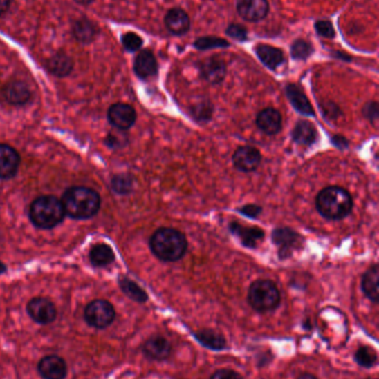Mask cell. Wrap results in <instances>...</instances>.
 Returning <instances> with one entry per match:
<instances>
[{
    "label": "cell",
    "mask_w": 379,
    "mask_h": 379,
    "mask_svg": "<svg viewBox=\"0 0 379 379\" xmlns=\"http://www.w3.org/2000/svg\"><path fill=\"white\" fill-rule=\"evenodd\" d=\"M353 197L345 188L329 186L324 188L316 197V208L320 215L326 219L342 220L353 210Z\"/></svg>",
    "instance_id": "cell-3"
},
{
    "label": "cell",
    "mask_w": 379,
    "mask_h": 379,
    "mask_svg": "<svg viewBox=\"0 0 379 379\" xmlns=\"http://www.w3.org/2000/svg\"><path fill=\"white\" fill-rule=\"evenodd\" d=\"M46 67L48 69L49 72L53 73L54 76L67 77L69 73L74 69V62L71 60V57L65 52H57L54 56L49 58L48 61L46 64Z\"/></svg>",
    "instance_id": "cell-25"
},
{
    "label": "cell",
    "mask_w": 379,
    "mask_h": 379,
    "mask_svg": "<svg viewBox=\"0 0 379 379\" xmlns=\"http://www.w3.org/2000/svg\"><path fill=\"white\" fill-rule=\"evenodd\" d=\"M315 29H316L320 36L329 38V39L334 38L335 35H336L333 23L329 20H320V21L315 23Z\"/></svg>",
    "instance_id": "cell-36"
},
{
    "label": "cell",
    "mask_w": 379,
    "mask_h": 379,
    "mask_svg": "<svg viewBox=\"0 0 379 379\" xmlns=\"http://www.w3.org/2000/svg\"><path fill=\"white\" fill-rule=\"evenodd\" d=\"M280 296L277 285L270 280H257L250 285L247 301L258 313L272 312L279 307Z\"/></svg>",
    "instance_id": "cell-5"
},
{
    "label": "cell",
    "mask_w": 379,
    "mask_h": 379,
    "mask_svg": "<svg viewBox=\"0 0 379 379\" xmlns=\"http://www.w3.org/2000/svg\"><path fill=\"white\" fill-rule=\"evenodd\" d=\"M65 210L62 200L54 195L37 197L31 203L29 217L35 226L44 230L55 228L65 217Z\"/></svg>",
    "instance_id": "cell-4"
},
{
    "label": "cell",
    "mask_w": 379,
    "mask_h": 379,
    "mask_svg": "<svg viewBox=\"0 0 379 379\" xmlns=\"http://www.w3.org/2000/svg\"><path fill=\"white\" fill-rule=\"evenodd\" d=\"M210 379H243L241 373L232 369H227V368H221L218 369L215 373H212Z\"/></svg>",
    "instance_id": "cell-38"
},
{
    "label": "cell",
    "mask_w": 379,
    "mask_h": 379,
    "mask_svg": "<svg viewBox=\"0 0 379 379\" xmlns=\"http://www.w3.org/2000/svg\"><path fill=\"white\" fill-rule=\"evenodd\" d=\"M3 96L9 104L20 106L29 101L31 93L25 82L16 80V81L9 82L6 84V87L3 88Z\"/></svg>",
    "instance_id": "cell-21"
},
{
    "label": "cell",
    "mask_w": 379,
    "mask_h": 379,
    "mask_svg": "<svg viewBox=\"0 0 379 379\" xmlns=\"http://www.w3.org/2000/svg\"><path fill=\"white\" fill-rule=\"evenodd\" d=\"M256 54L264 65L272 70H276L285 61L283 51L272 46L258 45L256 47Z\"/></svg>",
    "instance_id": "cell-24"
},
{
    "label": "cell",
    "mask_w": 379,
    "mask_h": 379,
    "mask_svg": "<svg viewBox=\"0 0 379 379\" xmlns=\"http://www.w3.org/2000/svg\"><path fill=\"white\" fill-rule=\"evenodd\" d=\"M194 337L201 345L212 351H219L227 349V340L224 335L212 329L194 331Z\"/></svg>",
    "instance_id": "cell-20"
},
{
    "label": "cell",
    "mask_w": 379,
    "mask_h": 379,
    "mask_svg": "<svg viewBox=\"0 0 379 379\" xmlns=\"http://www.w3.org/2000/svg\"><path fill=\"white\" fill-rule=\"evenodd\" d=\"M133 70L140 79H148L155 76L158 70V65L153 52L148 49L140 51L135 58Z\"/></svg>",
    "instance_id": "cell-18"
},
{
    "label": "cell",
    "mask_w": 379,
    "mask_h": 379,
    "mask_svg": "<svg viewBox=\"0 0 379 379\" xmlns=\"http://www.w3.org/2000/svg\"><path fill=\"white\" fill-rule=\"evenodd\" d=\"M122 46L129 52H136L142 47V38L136 32H126L122 37Z\"/></svg>",
    "instance_id": "cell-34"
},
{
    "label": "cell",
    "mask_w": 379,
    "mask_h": 379,
    "mask_svg": "<svg viewBox=\"0 0 379 379\" xmlns=\"http://www.w3.org/2000/svg\"><path fill=\"white\" fill-rule=\"evenodd\" d=\"M272 242L278 246L279 259L285 260L299 247L300 235L292 229L279 228L272 232Z\"/></svg>",
    "instance_id": "cell-9"
},
{
    "label": "cell",
    "mask_w": 379,
    "mask_h": 379,
    "mask_svg": "<svg viewBox=\"0 0 379 379\" xmlns=\"http://www.w3.org/2000/svg\"><path fill=\"white\" fill-rule=\"evenodd\" d=\"M369 379H377V378H369Z\"/></svg>",
    "instance_id": "cell-46"
},
{
    "label": "cell",
    "mask_w": 379,
    "mask_h": 379,
    "mask_svg": "<svg viewBox=\"0 0 379 379\" xmlns=\"http://www.w3.org/2000/svg\"><path fill=\"white\" fill-rule=\"evenodd\" d=\"M355 362L364 368H371L376 365L378 356L375 349L369 346H360L354 355Z\"/></svg>",
    "instance_id": "cell-30"
},
{
    "label": "cell",
    "mask_w": 379,
    "mask_h": 379,
    "mask_svg": "<svg viewBox=\"0 0 379 379\" xmlns=\"http://www.w3.org/2000/svg\"><path fill=\"white\" fill-rule=\"evenodd\" d=\"M297 379H320L317 376H315V375H313V373H302L299 377H298Z\"/></svg>",
    "instance_id": "cell-43"
},
{
    "label": "cell",
    "mask_w": 379,
    "mask_h": 379,
    "mask_svg": "<svg viewBox=\"0 0 379 379\" xmlns=\"http://www.w3.org/2000/svg\"><path fill=\"white\" fill-rule=\"evenodd\" d=\"M37 371L43 379H66L68 373V366L62 357L48 355L39 360Z\"/></svg>",
    "instance_id": "cell-10"
},
{
    "label": "cell",
    "mask_w": 379,
    "mask_h": 379,
    "mask_svg": "<svg viewBox=\"0 0 379 379\" xmlns=\"http://www.w3.org/2000/svg\"><path fill=\"white\" fill-rule=\"evenodd\" d=\"M12 0H0V17L8 12Z\"/></svg>",
    "instance_id": "cell-42"
},
{
    "label": "cell",
    "mask_w": 379,
    "mask_h": 379,
    "mask_svg": "<svg viewBox=\"0 0 379 379\" xmlns=\"http://www.w3.org/2000/svg\"><path fill=\"white\" fill-rule=\"evenodd\" d=\"M29 318L39 325H49L54 323L57 318V309L55 304L46 298H34L26 307Z\"/></svg>",
    "instance_id": "cell-7"
},
{
    "label": "cell",
    "mask_w": 379,
    "mask_h": 379,
    "mask_svg": "<svg viewBox=\"0 0 379 379\" xmlns=\"http://www.w3.org/2000/svg\"><path fill=\"white\" fill-rule=\"evenodd\" d=\"M232 162L239 171L246 173L255 171L261 162V152L254 146H239L232 155Z\"/></svg>",
    "instance_id": "cell-13"
},
{
    "label": "cell",
    "mask_w": 379,
    "mask_h": 379,
    "mask_svg": "<svg viewBox=\"0 0 379 379\" xmlns=\"http://www.w3.org/2000/svg\"><path fill=\"white\" fill-rule=\"evenodd\" d=\"M142 349L148 360L154 362H165L172 355L173 346L166 337L162 335H153L145 342Z\"/></svg>",
    "instance_id": "cell-8"
},
{
    "label": "cell",
    "mask_w": 379,
    "mask_h": 379,
    "mask_svg": "<svg viewBox=\"0 0 379 379\" xmlns=\"http://www.w3.org/2000/svg\"><path fill=\"white\" fill-rule=\"evenodd\" d=\"M256 124H257L258 129L265 135H275L281 130L283 119H281V115L278 110L274 109V108H266L258 113Z\"/></svg>",
    "instance_id": "cell-16"
},
{
    "label": "cell",
    "mask_w": 379,
    "mask_h": 379,
    "mask_svg": "<svg viewBox=\"0 0 379 379\" xmlns=\"http://www.w3.org/2000/svg\"><path fill=\"white\" fill-rule=\"evenodd\" d=\"M111 186L116 193L122 194V195L131 193L133 186V177L128 175H116L111 181Z\"/></svg>",
    "instance_id": "cell-32"
},
{
    "label": "cell",
    "mask_w": 379,
    "mask_h": 379,
    "mask_svg": "<svg viewBox=\"0 0 379 379\" xmlns=\"http://www.w3.org/2000/svg\"><path fill=\"white\" fill-rule=\"evenodd\" d=\"M313 51H314L313 46L306 40H296L292 46V56L296 60L307 59L308 57L311 56Z\"/></svg>",
    "instance_id": "cell-33"
},
{
    "label": "cell",
    "mask_w": 379,
    "mask_h": 379,
    "mask_svg": "<svg viewBox=\"0 0 379 379\" xmlns=\"http://www.w3.org/2000/svg\"><path fill=\"white\" fill-rule=\"evenodd\" d=\"M19 164L18 152L8 144H0V180H8L17 175Z\"/></svg>",
    "instance_id": "cell-15"
},
{
    "label": "cell",
    "mask_w": 379,
    "mask_h": 379,
    "mask_svg": "<svg viewBox=\"0 0 379 379\" xmlns=\"http://www.w3.org/2000/svg\"><path fill=\"white\" fill-rule=\"evenodd\" d=\"M261 211L263 210H261V206L255 204L245 205L243 208H239V212H241V214L247 215V217H252V219L257 217L258 215L261 213Z\"/></svg>",
    "instance_id": "cell-40"
},
{
    "label": "cell",
    "mask_w": 379,
    "mask_h": 379,
    "mask_svg": "<svg viewBox=\"0 0 379 379\" xmlns=\"http://www.w3.org/2000/svg\"><path fill=\"white\" fill-rule=\"evenodd\" d=\"M293 139L302 146H311L317 140V130L314 124L307 120L298 121L293 130Z\"/></svg>",
    "instance_id": "cell-27"
},
{
    "label": "cell",
    "mask_w": 379,
    "mask_h": 379,
    "mask_svg": "<svg viewBox=\"0 0 379 379\" xmlns=\"http://www.w3.org/2000/svg\"><path fill=\"white\" fill-rule=\"evenodd\" d=\"M378 104L376 101H371L366 104L364 109H362V113H364V115L368 120L375 122L378 119Z\"/></svg>",
    "instance_id": "cell-39"
},
{
    "label": "cell",
    "mask_w": 379,
    "mask_h": 379,
    "mask_svg": "<svg viewBox=\"0 0 379 379\" xmlns=\"http://www.w3.org/2000/svg\"><path fill=\"white\" fill-rule=\"evenodd\" d=\"M378 280L379 269L378 265L373 264V266L368 269L367 272L362 275V291L365 294L366 298L373 303H378Z\"/></svg>",
    "instance_id": "cell-22"
},
{
    "label": "cell",
    "mask_w": 379,
    "mask_h": 379,
    "mask_svg": "<svg viewBox=\"0 0 379 379\" xmlns=\"http://www.w3.org/2000/svg\"><path fill=\"white\" fill-rule=\"evenodd\" d=\"M165 26L172 34L181 36L188 32L190 29V16L183 9H170L165 16Z\"/></svg>",
    "instance_id": "cell-17"
},
{
    "label": "cell",
    "mask_w": 379,
    "mask_h": 379,
    "mask_svg": "<svg viewBox=\"0 0 379 379\" xmlns=\"http://www.w3.org/2000/svg\"><path fill=\"white\" fill-rule=\"evenodd\" d=\"M150 249L156 257L164 262H176L186 254L188 242L186 236L172 228L156 231L150 239Z\"/></svg>",
    "instance_id": "cell-2"
},
{
    "label": "cell",
    "mask_w": 379,
    "mask_h": 379,
    "mask_svg": "<svg viewBox=\"0 0 379 379\" xmlns=\"http://www.w3.org/2000/svg\"><path fill=\"white\" fill-rule=\"evenodd\" d=\"M77 3H80V5H84V6H88V5H91V3H93L95 0H75Z\"/></svg>",
    "instance_id": "cell-44"
},
{
    "label": "cell",
    "mask_w": 379,
    "mask_h": 379,
    "mask_svg": "<svg viewBox=\"0 0 379 379\" xmlns=\"http://www.w3.org/2000/svg\"><path fill=\"white\" fill-rule=\"evenodd\" d=\"M201 78L212 84H219L224 81L227 69L224 60L218 57H210L199 64Z\"/></svg>",
    "instance_id": "cell-14"
},
{
    "label": "cell",
    "mask_w": 379,
    "mask_h": 379,
    "mask_svg": "<svg viewBox=\"0 0 379 379\" xmlns=\"http://www.w3.org/2000/svg\"><path fill=\"white\" fill-rule=\"evenodd\" d=\"M236 9L243 20L249 23H257L266 18L269 3L267 0H238Z\"/></svg>",
    "instance_id": "cell-11"
},
{
    "label": "cell",
    "mask_w": 379,
    "mask_h": 379,
    "mask_svg": "<svg viewBox=\"0 0 379 379\" xmlns=\"http://www.w3.org/2000/svg\"><path fill=\"white\" fill-rule=\"evenodd\" d=\"M119 287L122 289V293L133 302L142 304L148 301L147 293L145 292L138 284L128 278H122L119 280Z\"/></svg>",
    "instance_id": "cell-29"
},
{
    "label": "cell",
    "mask_w": 379,
    "mask_h": 379,
    "mask_svg": "<svg viewBox=\"0 0 379 379\" xmlns=\"http://www.w3.org/2000/svg\"><path fill=\"white\" fill-rule=\"evenodd\" d=\"M5 271H6V266H5L3 263H0V274L5 272Z\"/></svg>",
    "instance_id": "cell-45"
},
{
    "label": "cell",
    "mask_w": 379,
    "mask_h": 379,
    "mask_svg": "<svg viewBox=\"0 0 379 379\" xmlns=\"http://www.w3.org/2000/svg\"><path fill=\"white\" fill-rule=\"evenodd\" d=\"M84 318L93 329H106L116 318V311L111 302L95 300L86 307Z\"/></svg>",
    "instance_id": "cell-6"
},
{
    "label": "cell",
    "mask_w": 379,
    "mask_h": 379,
    "mask_svg": "<svg viewBox=\"0 0 379 379\" xmlns=\"http://www.w3.org/2000/svg\"><path fill=\"white\" fill-rule=\"evenodd\" d=\"M230 231L236 236L239 237L241 243L247 247L257 246L258 242L263 240L265 233L261 229L256 228V226H245L239 222L230 223Z\"/></svg>",
    "instance_id": "cell-19"
},
{
    "label": "cell",
    "mask_w": 379,
    "mask_h": 379,
    "mask_svg": "<svg viewBox=\"0 0 379 379\" xmlns=\"http://www.w3.org/2000/svg\"><path fill=\"white\" fill-rule=\"evenodd\" d=\"M71 31H73L75 39L84 45H88L93 42L98 32L95 23L87 18H80V19L76 20L73 25Z\"/></svg>",
    "instance_id": "cell-26"
},
{
    "label": "cell",
    "mask_w": 379,
    "mask_h": 379,
    "mask_svg": "<svg viewBox=\"0 0 379 379\" xmlns=\"http://www.w3.org/2000/svg\"><path fill=\"white\" fill-rule=\"evenodd\" d=\"M230 42L218 37H201L196 40L195 47L198 50H210L215 48H227L230 47Z\"/></svg>",
    "instance_id": "cell-31"
},
{
    "label": "cell",
    "mask_w": 379,
    "mask_h": 379,
    "mask_svg": "<svg viewBox=\"0 0 379 379\" xmlns=\"http://www.w3.org/2000/svg\"><path fill=\"white\" fill-rule=\"evenodd\" d=\"M66 215L76 220L91 219L100 208V197L86 186L69 188L62 199Z\"/></svg>",
    "instance_id": "cell-1"
},
{
    "label": "cell",
    "mask_w": 379,
    "mask_h": 379,
    "mask_svg": "<svg viewBox=\"0 0 379 379\" xmlns=\"http://www.w3.org/2000/svg\"><path fill=\"white\" fill-rule=\"evenodd\" d=\"M91 264L96 267H105L115 261V253L109 245L98 243L91 247L89 252Z\"/></svg>",
    "instance_id": "cell-28"
},
{
    "label": "cell",
    "mask_w": 379,
    "mask_h": 379,
    "mask_svg": "<svg viewBox=\"0 0 379 379\" xmlns=\"http://www.w3.org/2000/svg\"><path fill=\"white\" fill-rule=\"evenodd\" d=\"M194 117L197 120L208 121L212 118V104L207 101L201 102L192 109Z\"/></svg>",
    "instance_id": "cell-35"
},
{
    "label": "cell",
    "mask_w": 379,
    "mask_h": 379,
    "mask_svg": "<svg viewBox=\"0 0 379 379\" xmlns=\"http://www.w3.org/2000/svg\"><path fill=\"white\" fill-rule=\"evenodd\" d=\"M287 97L293 107L297 110L298 113L305 115H314V108L306 97L304 91L296 84H288L286 88Z\"/></svg>",
    "instance_id": "cell-23"
},
{
    "label": "cell",
    "mask_w": 379,
    "mask_h": 379,
    "mask_svg": "<svg viewBox=\"0 0 379 379\" xmlns=\"http://www.w3.org/2000/svg\"><path fill=\"white\" fill-rule=\"evenodd\" d=\"M226 34L232 37V39L238 40V41H243L247 39V30L245 27L241 25H232L226 29Z\"/></svg>",
    "instance_id": "cell-37"
},
{
    "label": "cell",
    "mask_w": 379,
    "mask_h": 379,
    "mask_svg": "<svg viewBox=\"0 0 379 379\" xmlns=\"http://www.w3.org/2000/svg\"><path fill=\"white\" fill-rule=\"evenodd\" d=\"M120 137H118V135H115V133H111V135H107V139H106V142H107L108 146H120L122 144V141H120Z\"/></svg>",
    "instance_id": "cell-41"
},
{
    "label": "cell",
    "mask_w": 379,
    "mask_h": 379,
    "mask_svg": "<svg viewBox=\"0 0 379 379\" xmlns=\"http://www.w3.org/2000/svg\"><path fill=\"white\" fill-rule=\"evenodd\" d=\"M136 111L126 104H113L108 110V120L116 129L126 131L136 122Z\"/></svg>",
    "instance_id": "cell-12"
}]
</instances>
